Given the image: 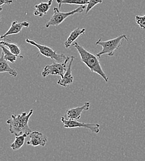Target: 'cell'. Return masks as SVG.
Masks as SVG:
<instances>
[{"mask_svg":"<svg viewBox=\"0 0 145 161\" xmlns=\"http://www.w3.org/2000/svg\"><path fill=\"white\" fill-rule=\"evenodd\" d=\"M0 73H8L10 76L13 78H16L18 76L17 71L9 65L8 61L6 60L4 58V54L3 52L0 57Z\"/></svg>","mask_w":145,"mask_h":161,"instance_id":"7c38bea8","label":"cell"},{"mask_svg":"<svg viewBox=\"0 0 145 161\" xmlns=\"http://www.w3.org/2000/svg\"><path fill=\"white\" fill-rule=\"evenodd\" d=\"M58 4H59L60 9L61 8L62 4H74V5H80L85 6L87 5L89 0H56Z\"/></svg>","mask_w":145,"mask_h":161,"instance_id":"e0dca14e","label":"cell"},{"mask_svg":"<svg viewBox=\"0 0 145 161\" xmlns=\"http://www.w3.org/2000/svg\"><path fill=\"white\" fill-rule=\"evenodd\" d=\"M90 103L89 102H86L85 104L75 108H70L67 110L65 115L67 120H78L81 118L82 114L84 111H87L90 109Z\"/></svg>","mask_w":145,"mask_h":161,"instance_id":"ba28073f","label":"cell"},{"mask_svg":"<svg viewBox=\"0 0 145 161\" xmlns=\"http://www.w3.org/2000/svg\"><path fill=\"white\" fill-rule=\"evenodd\" d=\"M102 2H103V0H89V2L86 5V14H88L92 8H93L97 4L102 3Z\"/></svg>","mask_w":145,"mask_h":161,"instance_id":"d6986e66","label":"cell"},{"mask_svg":"<svg viewBox=\"0 0 145 161\" xmlns=\"http://www.w3.org/2000/svg\"><path fill=\"white\" fill-rule=\"evenodd\" d=\"M51 5L48 2L44 3L42 2L40 4H36L35 6L34 15L37 17L42 18L44 15H46L48 11L49 10Z\"/></svg>","mask_w":145,"mask_h":161,"instance_id":"5bb4252c","label":"cell"},{"mask_svg":"<svg viewBox=\"0 0 145 161\" xmlns=\"http://www.w3.org/2000/svg\"><path fill=\"white\" fill-rule=\"evenodd\" d=\"M0 47L3 50V53L4 54V59L11 63H14L18 58H19L18 56L13 53L9 49H7L5 46L0 45Z\"/></svg>","mask_w":145,"mask_h":161,"instance_id":"ac0fdd59","label":"cell"},{"mask_svg":"<svg viewBox=\"0 0 145 161\" xmlns=\"http://www.w3.org/2000/svg\"><path fill=\"white\" fill-rule=\"evenodd\" d=\"M125 40L128 41V37L124 34L107 41H102L101 39H100L96 42V45L101 46L102 50L101 52L96 54L97 57L99 58H100L101 57L104 55L112 57L115 51L120 48Z\"/></svg>","mask_w":145,"mask_h":161,"instance_id":"3957f363","label":"cell"},{"mask_svg":"<svg viewBox=\"0 0 145 161\" xmlns=\"http://www.w3.org/2000/svg\"><path fill=\"white\" fill-rule=\"evenodd\" d=\"M135 20L138 25L142 29L145 30V15L144 16H136Z\"/></svg>","mask_w":145,"mask_h":161,"instance_id":"ffe728a7","label":"cell"},{"mask_svg":"<svg viewBox=\"0 0 145 161\" xmlns=\"http://www.w3.org/2000/svg\"><path fill=\"white\" fill-rule=\"evenodd\" d=\"M74 60H75L74 57H73V56L70 57V59L69 62L68 66H67V70L64 74V78H61L60 80H58V82H57L58 84L61 86L62 87H66L73 83L74 78L72 74V63Z\"/></svg>","mask_w":145,"mask_h":161,"instance_id":"8fae6325","label":"cell"},{"mask_svg":"<svg viewBox=\"0 0 145 161\" xmlns=\"http://www.w3.org/2000/svg\"><path fill=\"white\" fill-rule=\"evenodd\" d=\"M61 121L64 124V126L67 129L84 128L95 133H99L100 132V125L98 123H83L78 120H67L65 117H61Z\"/></svg>","mask_w":145,"mask_h":161,"instance_id":"52a82bcc","label":"cell"},{"mask_svg":"<svg viewBox=\"0 0 145 161\" xmlns=\"http://www.w3.org/2000/svg\"><path fill=\"white\" fill-rule=\"evenodd\" d=\"M85 32V28H77L74 29L69 35L67 39L64 42V46L66 48H69L71 45H72V43L77 40L80 36H82Z\"/></svg>","mask_w":145,"mask_h":161,"instance_id":"4fadbf2b","label":"cell"},{"mask_svg":"<svg viewBox=\"0 0 145 161\" xmlns=\"http://www.w3.org/2000/svg\"><path fill=\"white\" fill-rule=\"evenodd\" d=\"M34 113V110L31 109L27 114L23 112L20 115H12L11 118L8 119L6 123L9 126V131L15 136H19L27 134L29 136L31 130L28 126V121Z\"/></svg>","mask_w":145,"mask_h":161,"instance_id":"6da1fadb","label":"cell"},{"mask_svg":"<svg viewBox=\"0 0 145 161\" xmlns=\"http://www.w3.org/2000/svg\"><path fill=\"white\" fill-rule=\"evenodd\" d=\"M53 1V0H49V1H48V3H49V4H50V5H51Z\"/></svg>","mask_w":145,"mask_h":161,"instance_id":"7402d4cb","label":"cell"},{"mask_svg":"<svg viewBox=\"0 0 145 161\" xmlns=\"http://www.w3.org/2000/svg\"><path fill=\"white\" fill-rule=\"evenodd\" d=\"M13 2V0H0L1 11H2V6L4 4H11Z\"/></svg>","mask_w":145,"mask_h":161,"instance_id":"44dd1931","label":"cell"},{"mask_svg":"<svg viewBox=\"0 0 145 161\" xmlns=\"http://www.w3.org/2000/svg\"><path fill=\"white\" fill-rule=\"evenodd\" d=\"M25 41L27 43H30V45L37 47L39 51V53L40 54H42V55H43L47 58H49L50 59L56 61L58 63L64 62L67 58L65 56L64 54H63V53L58 54L56 53V51H54L51 47L46 46V45L38 43L34 40L27 38Z\"/></svg>","mask_w":145,"mask_h":161,"instance_id":"5b68a950","label":"cell"},{"mask_svg":"<svg viewBox=\"0 0 145 161\" xmlns=\"http://www.w3.org/2000/svg\"><path fill=\"white\" fill-rule=\"evenodd\" d=\"M0 43L2 45L7 47L13 53L18 56L19 58L23 59V57L21 55V50L16 43H13L11 42H7L5 40H2Z\"/></svg>","mask_w":145,"mask_h":161,"instance_id":"9a60e30c","label":"cell"},{"mask_svg":"<svg viewBox=\"0 0 145 161\" xmlns=\"http://www.w3.org/2000/svg\"><path fill=\"white\" fill-rule=\"evenodd\" d=\"M85 9V6H80L77 9L67 13H63L60 11V9L57 8H54L53 11L54 13L50 19L46 22L45 27L46 28H48L50 26H58L62 24V22L65 20L67 18L70 16H72L76 14H81Z\"/></svg>","mask_w":145,"mask_h":161,"instance_id":"277c9868","label":"cell"},{"mask_svg":"<svg viewBox=\"0 0 145 161\" xmlns=\"http://www.w3.org/2000/svg\"><path fill=\"white\" fill-rule=\"evenodd\" d=\"M70 57H67L66 60L63 63H53L51 64H48L44 66L42 71V76L46 78L49 75L60 76L61 78H63L64 74L67 70V64L70 61Z\"/></svg>","mask_w":145,"mask_h":161,"instance_id":"8992f818","label":"cell"},{"mask_svg":"<svg viewBox=\"0 0 145 161\" xmlns=\"http://www.w3.org/2000/svg\"><path fill=\"white\" fill-rule=\"evenodd\" d=\"M72 45L77 50L80 56L81 60L87 66L90 71L99 75L106 82H108L109 78L104 72L97 55H95L88 52L77 42H75Z\"/></svg>","mask_w":145,"mask_h":161,"instance_id":"7a4b0ae2","label":"cell"},{"mask_svg":"<svg viewBox=\"0 0 145 161\" xmlns=\"http://www.w3.org/2000/svg\"><path fill=\"white\" fill-rule=\"evenodd\" d=\"M28 136V135H27V134H23L19 136H16L15 140L11 144L10 147L14 151H18L20 149L24 144L25 140Z\"/></svg>","mask_w":145,"mask_h":161,"instance_id":"2e32d148","label":"cell"},{"mask_svg":"<svg viewBox=\"0 0 145 161\" xmlns=\"http://www.w3.org/2000/svg\"><path fill=\"white\" fill-rule=\"evenodd\" d=\"M30 140L27 142V145H30L34 147L36 146H45L48 140L46 136H44L42 133L34 131L31 132L29 135Z\"/></svg>","mask_w":145,"mask_h":161,"instance_id":"9c48e42d","label":"cell"},{"mask_svg":"<svg viewBox=\"0 0 145 161\" xmlns=\"http://www.w3.org/2000/svg\"><path fill=\"white\" fill-rule=\"evenodd\" d=\"M30 25V24L27 21L18 22L17 20H14L12 22L11 25L9 30L2 36H1V39H5L9 36L11 35H16L20 33L23 28H28Z\"/></svg>","mask_w":145,"mask_h":161,"instance_id":"30bf717a","label":"cell"}]
</instances>
